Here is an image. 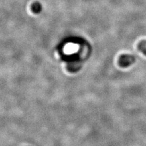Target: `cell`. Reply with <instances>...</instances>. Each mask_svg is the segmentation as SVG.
Returning <instances> with one entry per match:
<instances>
[{
	"instance_id": "cell-1",
	"label": "cell",
	"mask_w": 146,
	"mask_h": 146,
	"mask_svg": "<svg viewBox=\"0 0 146 146\" xmlns=\"http://www.w3.org/2000/svg\"><path fill=\"white\" fill-rule=\"evenodd\" d=\"M134 62V58L129 56H123L121 57L119 63L122 66H128Z\"/></svg>"
},
{
	"instance_id": "cell-2",
	"label": "cell",
	"mask_w": 146,
	"mask_h": 146,
	"mask_svg": "<svg viewBox=\"0 0 146 146\" xmlns=\"http://www.w3.org/2000/svg\"><path fill=\"white\" fill-rule=\"evenodd\" d=\"M139 48L143 52L146 54V42H143L142 43H141Z\"/></svg>"
}]
</instances>
